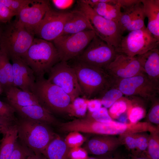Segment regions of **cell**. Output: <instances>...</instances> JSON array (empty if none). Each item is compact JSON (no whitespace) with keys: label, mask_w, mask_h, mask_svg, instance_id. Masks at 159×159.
Returning a JSON list of instances; mask_svg holds the SVG:
<instances>
[{"label":"cell","mask_w":159,"mask_h":159,"mask_svg":"<svg viewBox=\"0 0 159 159\" xmlns=\"http://www.w3.org/2000/svg\"><path fill=\"white\" fill-rule=\"evenodd\" d=\"M74 69L84 97L89 99H99L113 86L112 80L104 70L75 60Z\"/></svg>","instance_id":"6da1fadb"},{"label":"cell","mask_w":159,"mask_h":159,"mask_svg":"<svg viewBox=\"0 0 159 159\" xmlns=\"http://www.w3.org/2000/svg\"><path fill=\"white\" fill-rule=\"evenodd\" d=\"M17 125L18 139L35 155H43L49 143L57 135L49 125L20 117Z\"/></svg>","instance_id":"7a4b0ae2"},{"label":"cell","mask_w":159,"mask_h":159,"mask_svg":"<svg viewBox=\"0 0 159 159\" xmlns=\"http://www.w3.org/2000/svg\"><path fill=\"white\" fill-rule=\"evenodd\" d=\"M21 58L32 69L36 78L44 77L60 61L52 42L37 37Z\"/></svg>","instance_id":"3957f363"},{"label":"cell","mask_w":159,"mask_h":159,"mask_svg":"<svg viewBox=\"0 0 159 159\" xmlns=\"http://www.w3.org/2000/svg\"><path fill=\"white\" fill-rule=\"evenodd\" d=\"M34 94L40 105L54 114H71L70 97L59 87L44 77H37Z\"/></svg>","instance_id":"277c9868"},{"label":"cell","mask_w":159,"mask_h":159,"mask_svg":"<svg viewBox=\"0 0 159 159\" xmlns=\"http://www.w3.org/2000/svg\"><path fill=\"white\" fill-rule=\"evenodd\" d=\"M18 20L4 25L0 37V51L6 54L10 59L21 57L28 50L34 38Z\"/></svg>","instance_id":"5b68a950"},{"label":"cell","mask_w":159,"mask_h":159,"mask_svg":"<svg viewBox=\"0 0 159 159\" xmlns=\"http://www.w3.org/2000/svg\"><path fill=\"white\" fill-rule=\"evenodd\" d=\"M78 4L79 9L88 18L96 36L116 49L123 34L119 24L98 14L83 0L78 1Z\"/></svg>","instance_id":"8992f818"},{"label":"cell","mask_w":159,"mask_h":159,"mask_svg":"<svg viewBox=\"0 0 159 159\" xmlns=\"http://www.w3.org/2000/svg\"><path fill=\"white\" fill-rule=\"evenodd\" d=\"M159 44V41L145 26L130 32L126 36H122L115 50L117 53L133 57L158 47Z\"/></svg>","instance_id":"52a82bcc"},{"label":"cell","mask_w":159,"mask_h":159,"mask_svg":"<svg viewBox=\"0 0 159 159\" xmlns=\"http://www.w3.org/2000/svg\"><path fill=\"white\" fill-rule=\"evenodd\" d=\"M113 86L123 95L138 96L150 100L158 96L159 83L150 79L143 72L133 77L113 81Z\"/></svg>","instance_id":"ba28073f"},{"label":"cell","mask_w":159,"mask_h":159,"mask_svg":"<svg viewBox=\"0 0 159 159\" xmlns=\"http://www.w3.org/2000/svg\"><path fill=\"white\" fill-rule=\"evenodd\" d=\"M96 36L92 30L75 34L61 35L52 41L60 61L68 62L74 59L85 50Z\"/></svg>","instance_id":"9c48e42d"},{"label":"cell","mask_w":159,"mask_h":159,"mask_svg":"<svg viewBox=\"0 0 159 159\" xmlns=\"http://www.w3.org/2000/svg\"><path fill=\"white\" fill-rule=\"evenodd\" d=\"M117 53L114 47L96 35L75 60L104 70Z\"/></svg>","instance_id":"30bf717a"},{"label":"cell","mask_w":159,"mask_h":159,"mask_svg":"<svg viewBox=\"0 0 159 159\" xmlns=\"http://www.w3.org/2000/svg\"><path fill=\"white\" fill-rule=\"evenodd\" d=\"M48 73L47 80L64 90L70 97L72 102L77 97L84 96L75 71L67 62L59 61Z\"/></svg>","instance_id":"8fae6325"},{"label":"cell","mask_w":159,"mask_h":159,"mask_svg":"<svg viewBox=\"0 0 159 159\" xmlns=\"http://www.w3.org/2000/svg\"><path fill=\"white\" fill-rule=\"evenodd\" d=\"M70 14V12L57 11L50 7L36 29L35 36L50 42L60 36Z\"/></svg>","instance_id":"7c38bea8"},{"label":"cell","mask_w":159,"mask_h":159,"mask_svg":"<svg viewBox=\"0 0 159 159\" xmlns=\"http://www.w3.org/2000/svg\"><path fill=\"white\" fill-rule=\"evenodd\" d=\"M104 70L113 82L130 77L143 72L136 56L132 57L118 53Z\"/></svg>","instance_id":"4fadbf2b"},{"label":"cell","mask_w":159,"mask_h":159,"mask_svg":"<svg viewBox=\"0 0 159 159\" xmlns=\"http://www.w3.org/2000/svg\"><path fill=\"white\" fill-rule=\"evenodd\" d=\"M50 7L49 1L34 0L32 3L21 10L17 16L18 21L34 35L36 29Z\"/></svg>","instance_id":"5bb4252c"},{"label":"cell","mask_w":159,"mask_h":159,"mask_svg":"<svg viewBox=\"0 0 159 159\" xmlns=\"http://www.w3.org/2000/svg\"><path fill=\"white\" fill-rule=\"evenodd\" d=\"M12 62L14 86L34 94L36 77L32 69L21 57H13Z\"/></svg>","instance_id":"9a60e30c"},{"label":"cell","mask_w":159,"mask_h":159,"mask_svg":"<svg viewBox=\"0 0 159 159\" xmlns=\"http://www.w3.org/2000/svg\"><path fill=\"white\" fill-rule=\"evenodd\" d=\"M118 24L123 34L126 31L140 29L145 26L146 18L141 0L133 6L123 9Z\"/></svg>","instance_id":"2e32d148"},{"label":"cell","mask_w":159,"mask_h":159,"mask_svg":"<svg viewBox=\"0 0 159 159\" xmlns=\"http://www.w3.org/2000/svg\"><path fill=\"white\" fill-rule=\"evenodd\" d=\"M114 135H96L88 140L83 146L87 153L102 155L115 150L121 142Z\"/></svg>","instance_id":"e0dca14e"},{"label":"cell","mask_w":159,"mask_h":159,"mask_svg":"<svg viewBox=\"0 0 159 159\" xmlns=\"http://www.w3.org/2000/svg\"><path fill=\"white\" fill-rule=\"evenodd\" d=\"M9 104L14 109L20 117L38 121L48 125H57V121L54 115L40 105L21 107Z\"/></svg>","instance_id":"ac0fdd59"},{"label":"cell","mask_w":159,"mask_h":159,"mask_svg":"<svg viewBox=\"0 0 159 159\" xmlns=\"http://www.w3.org/2000/svg\"><path fill=\"white\" fill-rule=\"evenodd\" d=\"M143 72L148 77L159 83V49L158 47L136 56Z\"/></svg>","instance_id":"d6986e66"},{"label":"cell","mask_w":159,"mask_h":159,"mask_svg":"<svg viewBox=\"0 0 159 159\" xmlns=\"http://www.w3.org/2000/svg\"><path fill=\"white\" fill-rule=\"evenodd\" d=\"M70 12V15L64 25L61 35L71 34L89 30L94 31L88 18L82 11L78 9Z\"/></svg>","instance_id":"ffe728a7"},{"label":"cell","mask_w":159,"mask_h":159,"mask_svg":"<svg viewBox=\"0 0 159 159\" xmlns=\"http://www.w3.org/2000/svg\"><path fill=\"white\" fill-rule=\"evenodd\" d=\"M141 1L145 17L148 19L147 28L159 41V0H141Z\"/></svg>","instance_id":"44dd1931"},{"label":"cell","mask_w":159,"mask_h":159,"mask_svg":"<svg viewBox=\"0 0 159 159\" xmlns=\"http://www.w3.org/2000/svg\"><path fill=\"white\" fill-rule=\"evenodd\" d=\"M5 92L9 104L21 107L40 105L34 94L23 91L16 87H11Z\"/></svg>","instance_id":"7402d4cb"},{"label":"cell","mask_w":159,"mask_h":159,"mask_svg":"<svg viewBox=\"0 0 159 159\" xmlns=\"http://www.w3.org/2000/svg\"><path fill=\"white\" fill-rule=\"evenodd\" d=\"M89 3L98 14L118 23L122 12L119 4L104 2L102 0H90Z\"/></svg>","instance_id":"603a6c76"},{"label":"cell","mask_w":159,"mask_h":159,"mask_svg":"<svg viewBox=\"0 0 159 159\" xmlns=\"http://www.w3.org/2000/svg\"><path fill=\"white\" fill-rule=\"evenodd\" d=\"M3 135L0 141V159H9L12 154L18 139L17 123Z\"/></svg>","instance_id":"cb8c5ba5"},{"label":"cell","mask_w":159,"mask_h":159,"mask_svg":"<svg viewBox=\"0 0 159 159\" xmlns=\"http://www.w3.org/2000/svg\"><path fill=\"white\" fill-rule=\"evenodd\" d=\"M71 149L65 141L57 136L47 146L43 155L47 159H71Z\"/></svg>","instance_id":"d4e9b609"},{"label":"cell","mask_w":159,"mask_h":159,"mask_svg":"<svg viewBox=\"0 0 159 159\" xmlns=\"http://www.w3.org/2000/svg\"><path fill=\"white\" fill-rule=\"evenodd\" d=\"M6 54L0 51V86L5 92L14 86L12 66Z\"/></svg>","instance_id":"484cf974"},{"label":"cell","mask_w":159,"mask_h":159,"mask_svg":"<svg viewBox=\"0 0 159 159\" xmlns=\"http://www.w3.org/2000/svg\"><path fill=\"white\" fill-rule=\"evenodd\" d=\"M148 138L143 135H127L125 142L127 148L131 150L132 156L145 155L148 143Z\"/></svg>","instance_id":"4316f807"},{"label":"cell","mask_w":159,"mask_h":159,"mask_svg":"<svg viewBox=\"0 0 159 159\" xmlns=\"http://www.w3.org/2000/svg\"><path fill=\"white\" fill-rule=\"evenodd\" d=\"M123 94L117 88L112 86L106 90L99 99L104 107L109 108L116 101L120 99Z\"/></svg>","instance_id":"83f0119b"},{"label":"cell","mask_w":159,"mask_h":159,"mask_svg":"<svg viewBox=\"0 0 159 159\" xmlns=\"http://www.w3.org/2000/svg\"><path fill=\"white\" fill-rule=\"evenodd\" d=\"M87 101L80 97L74 99L71 104L70 115L77 117L84 116L87 109Z\"/></svg>","instance_id":"f1b7e54d"},{"label":"cell","mask_w":159,"mask_h":159,"mask_svg":"<svg viewBox=\"0 0 159 159\" xmlns=\"http://www.w3.org/2000/svg\"><path fill=\"white\" fill-rule=\"evenodd\" d=\"M34 0H0L3 4L17 16L24 7L32 3Z\"/></svg>","instance_id":"f546056e"},{"label":"cell","mask_w":159,"mask_h":159,"mask_svg":"<svg viewBox=\"0 0 159 159\" xmlns=\"http://www.w3.org/2000/svg\"><path fill=\"white\" fill-rule=\"evenodd\" d=\"M158 136L153 134L148 138L145 155L150 159H159V143Z\"/></svg>","instance_id":"4dcf8cb0"},{"label":"cell","mask_w":159,"mask_h":159,"mask_svg":"<svg viewBox=\"0 0 159 159\" xmlns=\"http://www.w3.org/2000/svg\"><path fill=\"white\" fill-rule=\"evenodd\" d=\"M85 117L100 122L107 123L112 120L107 108L104 107H102L99 110L93 112H88Z\"/></svg>","instance_id":"1f68e13d"},{"label":"cell","mask_w":159,"mask_h":159,"mask_svg":"<svg viewBox=\"0 0 159 159\" xmlns=\"http://www.w3.org/2000/svg\"><path fill=\"white\" fill-rule=\"evenodd\" d=\"M33 154L31 150L17 140L14 149L9 159H25Z\"/></svg>","instance_id":"d6a6232c"},{"label":"cell","mask_w":159,"mask_h":159,"mask_svg":"<svg viewBox=\"0 0 159 159\" xmlns=\"http://www.w3.org/2000/svg\"><path fill=\"white\" fill-rule=\"evenodd\" d=\"M127 108V105L126 101L120 99L109 108L108 112L112 118H118L126 111Z\"/></svg>","instance_id":"836d02e7"},{"label":"cell","mask_w":159,"mask_h":159,"mask_svg":"<svg viewBox=\"0 0 159 159\" xmlns=\"http://www.w3.org/2000/svg\"><path fill=\"white\" fill-rule=\"evenodd\" d=\"M150 101L152 105L148 114L150 122L155 124H159V100L158 97H156Z\"/></svg>","instance_id":"e575fe53"},{"label":"cell","mask_w":159,"mask_h":159,"mask_svg":"<svg viewBox=\"0 0 159 159\" xmlns=\"http://www.w3.org/2000/svg\"><path fill=\"white\" fill-rule=\"evenodd\" d=\"M145 115V111L141 107L136 106L132 107L130 111L128 119L132 123H135L143 118Z\"/></svg>","instance_id":"d590c367"},{"label":"cell","mask_w":159,"mask_h":159,"mask_svg":"<svg viewBox=\"0 0 159 159\" xmlns=\"http://www.w3.org/2000/svg\"><path fill=\"white\" fill-rule=\"evenodd\" d=\"M16 16L6 6L0 3V23L6 24Z\"/></svg>","instance_id":"8d00e7d4"},{"label":"cell","mask_w":159,"mask_h":159,"mask_svg":"<svg viewBox=\"0 0 159 159\" xmlns=\"http://www.w3.org/2000/svg\"><path fill=\"white\" fill-rule=\"evenodd\" d=\"M16 111L8 103H6L0 100V116L15 118Z\"/></svg>","instance_id":"74e56055"},{"label":"cell","mask_w":159,"mask_h":159,"mask_svg":"<svg viewBox=\"0 0 159 159\" xmlns=\"http://www.w3.org/2000/svg\"><path fill=\"white\" fill-rule=\"evenodd\" d=\"M17 120L16 118L0 116V134L5 133L10 127L17 123Z\"/></svg>","instance_id":"f35d334b"},{"label":"cell","mask_w":159,"mask_h":159,"mask_svg":"<svg viewBox=\"0 0 159 159\" xmlns=\"http://www.w3.org/2000/svg\"><path fill=\"white\" fill-rule=\"evenodd\" d=\"M74 133L67 136L65 141L68 145L71 148L76 147L81 144L83 140L82 136L78 132H73Z\"/></svg>","instance_id":"ab89813d"},{"label":"cell","mask_w":159,"mask_h":159,"mask_svg":"<svg viewBox=\"0 0 159 159\" xmlns=\"http://www.w3.org/2000/svg\"><path fill=\"white\" fill-rule=\"evenodd\" d=\"M51 1L54 6L60 10H64L70 8L75 1L73 0H52Z\"/></svg>","instance_id":"60d3db41"},{"label":"cell","mask_w":159,"mask_h":159,"mask_svg":"<svg viewBox=\"0 0 159 159\" xmlns=\"http://www.w3.org/2000/svg\"><path fill=\"white\" fill-rule=\"evenodd\" d=\"M87 154L84 149L78 147L72 148L70 152L71 159H85L87 157Z\"/></svg>","instance_id":"b9f144b4"},{"label":"cell","mask_w":159,"mask_h":159,"mask_svg":"<svg viewBox=\"0 0 159 159\" xmlns=\"http://www.w3.org/2000/svg\"><path fill=\"white\" fill-rule=\"evenodd\" d=\"M97 156L98 159H129V158H127L120 153L116 151V150Z\"/></svg>","instance_id":"7bdbcfd3"},{"label":"cell","mask_w":159,"mask_h":159,"mask_svg":"<svg viewBox=\"0 0 159 159\" xmlns=\"http://www.w3.org/2000/svg\"><path fill=\"white\" fill-rule=\"evenodd\" d=\"M100 100L98 99H91L87 101V109L88 112H92L100 109L102 106Z\"/></svg>","instance_id":"ee69618b"},{"label":"cell","mask_w":159,"mask_h":159,"mask_svg":"<svg viewBox=\"0 0 159 159\" xmlns=\"http://www.w3.org/2000/svg\"><path fill=\"white\" fill-rule=\"evenodd\" d=\"M140 0H115L116 4L123 9L130 7L139 2Z\"/></svg>","instance_id":"f6af8a7d"},{"label":"cell","mask_w":159,"mask_h":159,"mask_svg":"<svg viewBox=\"0 0 159 159\" xmlns=\"http://www.w3.org/2000/svg\"><path fill=\"white\" fill-rule=\"evenodd\" d=\"M26 159H47L43 155H36L34 154L28 156Z\"/></svg>","instance_id":"bcb514c9"},{"label":"cell","mask_w":159,"mask_h":159,"mask_svg":"<svg viewBox=\"0 0 159 159\" xmlns=\"http://www.w3.org/2000/svg\"><path fill=\"white\" fill-rule=\"evenodd\" d=\"M129 159H150L145 155H142L136 156H131Z\"/></svg>","instance_id":"7dc6e473"},{"label":"cell","mask_w":159,"mask_h":159,"mask_svg":"<svg viewBox=\"0 0 159 159\" xmlns=\"http://www.w3.org/2000/svg\"><path fill=\"white\" fill-rule=\"evenodd\" d=\"M85 159H98L97 158L87 157Z\"/></svg>","instance_id":"c3c4849f"},{"label":"cell","mask_w":159,"mask_h":159,"mask_svg":"<svg viewBox=\"0 0 159 159\" xmlns=\"http://www.w3.org/2000/svg\"><path fill=\"white\" fill-rule=\"evenodd\" d=\"M2 91H3V90H2L1 88V87L0 86V94H1L2 93Z\"/></svg>","instance_id":"681fc988"},{"label":"cell","mask_w":159,"mask_h":159,"mask_svg":"<svg viewBox=\"0 0 159 159\" xmlns=\"http://www.w3.org/2000/svg\"></svg>","instance_id":"f907efd6"}]
</instances>
